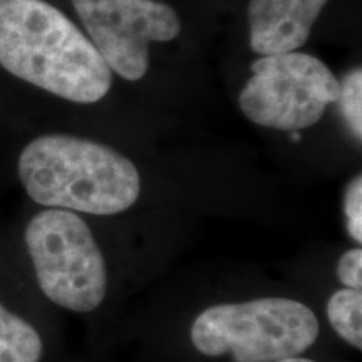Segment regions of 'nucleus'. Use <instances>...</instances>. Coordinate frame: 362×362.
I'll return each mask as SVG.
<instances>
[{"mask_svg":"<svg viewBox=\"0 0 362 362\" xmlns=\"http://www.w3.org/2000/svg\"><path fill=\"white\" fill-rule=\"evenodd\" d=\"M0 66L79 104L101 101L112 84L111 69L94 44L45 0H0Z\"/></svg>","mask_w":362,"mask_h":362,"instance_id":"nucleus-1","label":"nucleus"},{"mask_svg":"<svg viewBox=\"0 0 362 362\" xmlns=\"http://www.w3.org/2000/svg\"><path fill=\"white\" fill-rule=\"evenodd\" d=\"M17 178L35 205L74 214H121L141 193L133 161L106 144L62 133L27 143L17 158Z\"/></svg>","mask_w":362,"mask_h":362,"instance_id":"nucleus-2","label":"nucleus"},{"mask_svg":"<svg viewBox=\"0 0 362 362\" xmlns=\"http://www.w3.org/2000/svg\"><path fill=\"white\" fill-rule=\"evenodd\" d=\"M21 243L35 288L49 304L74 314H89L103 304L106 262L79 214L40 208L24 225Z\"/></svg>","mask_w":362,"mask_h":362,"instance_id":"nucleus-3","label":"nucleus"},{"mask_svg":"<svg viewBox=\"0 0 362 362\" xmlns=\"http://www.w3.org/2000/svg\"><path fill=\"white\" fill-rule=\"evenodd\" d=\"M327 319L337 336L362 349V292L356 288H341L327 302Z\"/></svg>","mask_w":362,"mask_h":362,"instance_id":"nucleus-9","label":"nucleus"},{"mask_svg":"<svg viewBox=\"0 0 362 362\" xmlns=\"http://www.w3.org/2000/svg\"><path fill=\"white\" fill-rule=\"evenodd\" d=\"M277 362H315V361L307 359V357H302V356H296V357H287V359H282Z\"/></svg>","mask_w":362,"mask_h":362,"instance_id":"nucleus-13","label":"nucleus"},{"mask_svg":"<svg viewBox=\"0 0 362 362\" xmlns=\"http://www.w3.org/2000/svg\"><path fill=\"white\" fill-rule=\"evenodd\" d=\"M337 277L346 288H362V250L359 247L342 253L337 262Z\"/></svg>","mask_w":362,"mask_h":362,"instance_id":"nucleus-12","label":"nucleus"},{"mask_svg":"<svg viewBox=\"0 0 362 362\" xmlns=\"http://www.w3.org/2000/svg\"><path fill=\"white\" fill-rule=\"evenodd\" d=\"M319 332L310 307L287 297H260L208 307L193 320L189 337L206 357L277 362L304 354Z\"/></svg>","mask_w":362,"mask_h":362,"instance_id":"nucleus-4","label":"nucleus"},{"mask_svg":"<svg viewBox=\"0 0 362 362\" xmlns=\"http://www.w3.org/2000/svg\"><path fill=\"white\" fill-rule=\"evenodd\" d=\"M339 107L349 126L351 133L361 141L362 138V69H352L341 83Z\"/></svg>","mask_w":362,"mask_h":362,"instance_id":"nucleus-10","label":"nucleus"},{"mask_svg":"<svg viewBox=\"0 0 362 362\" xmlns=\"http://www.w3.org/2000/svg\"><path fill=\"white\" fill-rule=\"evenodd\" d=\"M339 93L341 81L320 59L292 51L257 59L238 104L252 123L293 133L319 123Z\"/></svg>","mask_w":362,"mask_h":362,"instance_id":"nucleus-5","label":"nucleus"},{"mask_svg":"<svg viewBox=\"0 0 362 362\" xmlns=\"http://www.w3.org/2000/svg\"><path fill=\"white\" fill-rule=\"evenodd\" d=\"M329 0H250V47L260 56L292 52L307 42Z\"/></svg>","mask_w":362,"mask_h":362,"instance_id":"nucleus-7","label":"nucleus"},{"mask_svg":"<svg viewBox=\"0 0 362 362\" xmlns=\"http://www.w3.org/2000/svg\"><path fill=\"white\" fill-rule=\"evenodd\" d=\"M344 215L347 232L354 242H362V176L357 175L344 193Z\"/></svg>","mask_w":362,"mask_h":362,"instance_id":"nucleus-11","label":"nucleus"},{"mask_svg":"<svg viewBox=\"0 0 362 362\" xmlns=\"http://www.w3.org/2000/svg\"><path fill=\"white\" fill-rule=\"evenodd\" d=\"M72 6L107 67L128 81L148 72L149 44L181 33L178 13L158 0H72Z\"/></svg>","mask_w":362,"mask_h":362,"instance_id":"nucleus-6","label":"nucleus"},{"mask_svg":"<svg viewBox=\"0 0 362 362\" xmlns=\"http://www.w3.org/2000/svg\"><path fill=\"white\" fill-rule=\"evenodd\" d=\"M47 337L37 320L0 291V362H44Z\"/></svg>","mask_w":362,"mask_h":362,"instance_id":"nucleus-8","label":"nucleus"}]
</instances>
